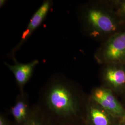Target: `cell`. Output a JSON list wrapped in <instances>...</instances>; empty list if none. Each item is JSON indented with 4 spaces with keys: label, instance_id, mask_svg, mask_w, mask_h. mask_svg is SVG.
<instances>
[{
    "label": "cell",
    "instance_id": "cell-11",
    "mask_svg": "<svg viewBox=\"0 0 125 125\" xmlns=\"http://www.w3.org/2000/svg\"><path fill=\"white\" fill-rule=\"evenodd\" d=\"M0 125H13L4 113L0 114Z\"/></svg>",
    "mask_w": 125,
    "mask_h": 125
},
{
    "label": "cell",
    "instance_id": "cell-6",
    "mask_svg": "<svg viewBox=\"0 0 125 125\" xmlns=\"http://www.w3.org/2000/svg\"><path fill=\"white\" fill-rule=\"evenodd\" d=\"M118 120L90 97L86 100L84 116L85 125H117Z\"/></svg>",
    "mask_w": 125,
    "mask_h": 125
},
{
    "label": "cell",
    "instance_id": "cell-13",
    "mask_svg": "<svg viewBox=\"0 0 125 125\" xmlns=\"http://www.w3.org/2000/svg\"><path fill=\"white\" fill-rule=\"evenodd\" d=\"M7 0H0V8L2 7L3 6H4L5 4H6Z\"/></svg>",
    "mask_w": 125,
    "mask_h": 125
},
{
    "label": "cell",
    "instance_id": "cell-2",
    "mask_svg": "<svg viewBox=\"0 0 125 125\" xmlns=\"http://www.w3.org/2000/svg\"><path fill=\"white\" fill-rule=\"evenodd\" d=\"M80 17L90 36H102L116 29L111 17L98 6L90 5L83 9L80 12Z\"/></svg>",
    "mask_w": 125,
    "mask_h": 125
},
{
    "label": "cell",
    "instance_id": "cell-9",
    "mask_svg": "<svg viewBox=\"0 0 125 125\" xmlns=\"http://www.w3.org/2000/svg\"><path fill=\"white\" fill-rule=\"evenodd\" d=\"M104 81L108 85L118 88L125 84V72L122 69L107 68L103 73Z\"/></svg>",
    "mask_w": 125,
    "mask_h": 125
},
{
    "label": "cell",
    "instance_id": "cell-4",
    "mask_svg": "<svg viewBox=\"0 0 125 125\" xmlns=\"http://www.w3.org/2000/svg\"><path fill=\"white\" fill-rule=\"evenodd\" d=\"M89 97L112 115L119 120H125V110L110 89L104 87L95 88Z\"/></svg>",
    "mask_w": 125,
    "mask_h": 125
},
{
    "label": "cell",
    "instance_id": "cell-10",
    "mask_svg": "<svg viewBox=\"0 0 125 125\" xmlns=\"http://www.w3.org/2000/svg\"><path fill=\"white\" fill-rule=\"evenodd\" d=\"M24 125H50L49 122L37 104L32 106L31 113Z\"/></svg>",
    "mask_w": 125,
    "mask_h": 125
},
{
    "label": "cell",
    "instance_id": "cell-14",
    "mask_svg": "<svg viewBox=\"0 0 125 125\" xmlns=\"http://www.w3.org/2000/svg\"><path fill=\"white\" fill-rule=\"evenodd\" d=\"M122 10L125 14V1H124V3L122 5Z\"/></svg>",
    "mask_w": 125,
    "mask_h": 125
},
{
    "label": "cell",
    "instance_id": "cell-1",
    "mask_svg": "<svg viewBox=\"0 0 125 125\" xmlns=\"http://www.w3.org/2000/svg\"><path fill=\"white\" fill-rule=\"evenodd\" d=\"M86 101L75 82L57 74L44 85L37 104L50 125H59L84 121Z\"/></svg>",
    "mask_w": 125,
    "mask_h": 125
},
{
    "label": "cell",
    "instance_id": "cell-3",
    "mask_svg": "<svg viewBox=\"0 0 125 125\" xmlns=\"http://www.w3.org/2000/svg\"><path fill=\"white\" fill-rule=\"evenodd\" d=\"M101 62H119L125 59V32L112 37L96 54Z\"/></svg>",
    "mask_w": 125,
    "mask_h": 125
},
{
    "label": "cell",
    "instance_id": "cell-7",
    "mask_svg": "<svg viewBox=\"0 0 125 125\" xmlns=\"http://www.w3.org/2000/svg\"><path fill=\"white\" fill-rule=\"evenodd\" d=\"M13 64H10L4 62L5 65L13 73L16 83L20 90V92H24V88L31 79L34 69L39 63V60L34 59L27 63L19 62L15 56L12 58Z\"/></svg>",
    "mask_w": 125,
    "mask_h": 125
},
{
    "label": "cell",
    "instance_id": "cell-12",
    "mask_svg": "<svg viewBox=\"0 0 125 125\" xmlns=\"http://www.w3.org/2000/svg\"><path fill=\"white\" fill-rule=\"evenodd\" d=\"M59 125H85V124L84 121H82Z\"/></svg>",
    "mask_w": 125,
    "mask_h": 125
},
{
    "label": "cell",
    "instance_id": "cell-8",
    "mask_svg": "<svg viewBox=\"0 0 125 125\" xmlns=\"http://www.w3.org/2000/svg\"><path fill=\"white\" fill-rule=\"evenodd\" d=\"M32 106L30 105L28 94L25 91L18 94L10 113L13 119V125H24L31 113Z\"/></svg>",
    "mask_w": 125,
    "mask_h": 125
},
{
    "label": "cell",
    "instance_id": "cell-5",
    "mask_svg": "<svg viewBox=\"0 0 125 125\" xmlns=\"http://www.w3.org/2000/svg\"><path fill=\"white\" fill-rule=\"evenodd\" d=\"M52 5L53 2L51 0H45L43 2L32 15L27 27L23 32L20 41L8 54L10 58H12L15 56L16 53L27 42L36 29L40 27L52 9Z\"/></svg>",
    "mask_w": 125,
    "mask_h": 125
}]
</instances>
